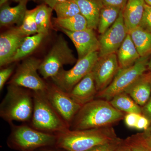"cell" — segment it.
Returning <instances> with one entry per match:
<instances>
[{
  "label": "cell",
  "instance_id": "obj_19",
  "mask_svg": "<svg viewBox=\"0 0 151 151\" xmlns=\"http://www.w3.org/2000/svg\"><path fill=\"white\" fill-rule=\"evenodd\" d=\"M117 55L120 68L131 66L140 58L137 47L129 34L117 52Z\"/></svg>",
  "mask_w": 151,
  "mask_h": 151
},
{
  "label": "cell",
  "instance_id": "obj_34",
  "mask_svg": "<svg viewBox=\"0 0 151 151\" xmlns=\"http://www.w3.org/2000/svg\"><path fill=\"white\" fill-rule=\"evenodd\" d=\"M103 6L119 8L123 9L128 0H101Z\"/></svg>",
  "mask_w": 151,
  "mask_h": 151
},
{
  "label": "cell",
  "instance_id": "obj_18",
  "mask_svg": "<svg viewBox=\"0 0 151 151\" xmlns=\"http://www.w3.org/2000/svg\"><path fill=\"white\" fill-rule=\"evenodd\" d=\"M80 14L86 19L88 28L97 29L100 11L103 6L101 0H74Z\"/></svg>",
  "mask_w": 151,
  "mask_h": 151
},
{
  "label": "cell",
  "instance_id": "obj_44",
  "mask_svg": "<svg viewBox=\"0 0 151 151\" xmlns=\"http://www.w3.org/2000/svg\"><path fill=\"white\" fill-rule=\"evenodd\" d=\"M147 4L151 6V0H145Z\"/></svg>",
  "mask_w": 151,
  "mask_h": 151
},
{
  "label": "cell",
  "instance_id": "obj_24",
  "mask_svg": "<svg viewBox=\"0 0 151 151\" xmlns=\"http://www.w3.org/2000/svg\"><path fill=\"white\" fill-rule=\"evenodd\" d=\"M53 9L45 4L36 7L35 21L38 33L48 35L51 27V17Z\"/></svg>",
  "mask_w": 151,
  "mask_h": 151
},
{
  "label": "cell",
  "instance_id": "obj_11",
  "mask_svg": "<svg viewBox=\"0 0 151 151\" xmlns=\"http://www.w3.org/2000/svg\"><path fill=\"white\" fill-rule=\"evenodd\" d=\"M123 10L114 24L104 34L100 35L99 40L100 48L99 57L116 53L128 34L124 24Z\"/></svg>",
  "mask_w": 151,
  "mask_h": 151
},
{
  "label": "cell",
  "instance_id": "obj_5",
  "mask_svg": "<svg viewBox=\"0 0 151 151\" xmlns=\"http://www.w3.org/2000/svg\"><path fill=\"white\" fill-rule=\"evenodd\" d=\"M150 57H141L133 65L120 68L111 84L97 92L96 98L110 101L115 95L125 92L147 71L148 63Z\"/></svg>",
  "mask_w": 151,
  "mask_h": 151
},
{
  "label": "cell",
  "instance_id": "obj_16",
  "mask_svg": "<svg viewBox=\"0 0 151 151\" xmlns=\"http://www.w3.org/2000/svg\"><path fill=\"white\" fill-rule=\"evenodd\" d=\"M146 4L145 0H128L123 10L125 26L129 33L139 27Z\"/></svg>",
  "mask_w": 151,
  "mask_h": 151
},
{
  "label": "cell",
  "instance_id": "obj_27",
  "mask_svg": "<svg viewBox=\"0 0 151 151\" xmlns=\"http://www.w3.org/2000/svg\"><path fill=\"white\" fill-rule=\"evenodd\" d=\"M53 10L56 13L57 18L59 19L70 17L80 14V9L74 0H65L55 6Z\"/></svg>",
  "mask_w": 151,
  "mask_h": 151
},
{
  "label": "cell",
  "instance_id": "obj_8",
  "mask_svg": "<svg viewBox=\"0 0 151 151\" xmlns=\"http://www.w3.org/2000/svg\"><path fill=\"white\" fill-rule=\"evenodd\" d=\"M99 57V52H93L78 59L71 69L65 70L63 68L51 78L52 82L63 91L69 93L77 83L92 71Z\"/></svg>",
  "mask_w": 151,
  "mask_h": 151
},
{
  "label": "cell",
  "instance_id": "obj_29",
  "mask_svg": "<svg viewBox=\"0 0 151 151\" xmlns=\"http://www.w3.org/2000/svg\"><path fill=\"white\" fill-rule=\"evenodd\" d=\"M124 141L133 151H151V145L145 140L142 133L132 135Z\"/></svg>",
  "mask_w": 151,
  "mask_h": 151
},
{
  "label": "cell",
  "instance_id": "obj_13",
  "mask_svg": "<svg viewBox=\"0 0 151 151\" xmlns=\"http://www.w3.org/2000/svg\"><path fill=\"white\" fill-rule=\"evenodd\" d=\"M73 42L77 50L78 59L93 52L99 51L100 43L94 30L88 28L80 31H70L58 28Z\"/></svg>",
  "mask_w": 151,
  "mask_h": 151
},
{
  "label": "cell",
  "instance_id": "obj_9",
  "mask_svg": "<svg viewBox=\"0 0 151 151\" xmlns=\"http://www.w3.org/2000/svg\"><path fill=\"white\" fill-rule=\"evenodd\" d=\"M42 60L28 58L20 64L9 84L21 86L32 91L45 92L47 84L39 75Z\"/></svg>",
  "mask_w": 151,
  "mask_h": 151
},
{
  "label": "cell",
  "instance_id": "obj_38",
  "mask_svg": "<svg viewBox=\"0 0 151 151\" xmlns=\"http://www.w3.org/2000/svg\"><path fill=\"white\" fill-rule=\"evenodd\" d=\"M115 151H133L129 146L125 142L124 140Z\"/></svg>",
  "mask_w": 151,
  "mask_h": 151
},
{
  "label": "cell",
  "instance_id": "obj_33",
  "mask_svg": "<svg viewBox=\"0 0 151 151\" xmlns=\"http://www.w3.org/2000/svg\"><path fill=\"white\" fill-rule=\"evenodd\" d=\"M13 66L3 68L0 71V90H2L5 84L13 72Z\"/></svg>",
  "mask_w": 151,
  "mask_h": 151
},
{
  "label": "cell",
  "instance_id": "obj_10",
  "mask_svg": "<svg viewBox=\"0 0 151 151\" xmlns=\"http://www.w3.org/2000/svg\"><path fill=\"white\" fill-rule=\"evenodd\" d=\"M45 93L50 103L70 127L73 119L82 106L76 103L68 93L53 83L47 84Z\"/></svg>",
  "mask_w": 151,
  "mask_h": 151
},
{
  "label": "cell",
  "instance_id": "obj_39",
  "mask_svg": "<svg viewBox=\"0 0 151 151\" xmlns=\"http://www.w3.org/2000/svg\"><path fill=\"white\" fill-rule=\"evenodd\" d=\"M14 1L16 2L19 3L22 1V0H0V6L3 5L4 4L8 2V1Z\"/></svg>",
  "mask_w": 151,
  "mask_h": 151
},
{
  "label": "cell",
  "instance_id": "obj_26",
  "mask_svg": "<svg viewBox=\"0 0 151 151\" xmlns=\"http://www.w3.org/2000/svg\"><path fill=\"white\" fill-rule=\"evenodd\" d=\"M121 9L103 6L100 11L97 29L100 35L103 34L116 21L120 14Z\"/></svg>",
  "mask_w": 151,
  "mask_h": 151
},
{
  "label": "cell",
  "instance_id": "obj_14",
  "mask_svg": "<svg viewBox=\"0 0 151 151\" xmlns=\"http://www.w3.org/2000/svg\"><path fill=\"white\" fill-rule=\"evenodd\" d=\"M26 37L21 32L18 27L12 28L3 33L0 36V66L10 64L15 53Z\"/></svg>",
  "mask_w": 151,
  "mask_h": 151
},
{
  "label": "cell",
  "instance_id": "obj_15",
  "mask_svg": "<svg viewBox=\"0 0 151 151\" xmlns=\"http://www.w3.org/2000/svg\"><path fill=\"white\" fill-rule=\"evenodd\" d=\"M97 91L92 71L74 86L69 96L78 104L83 106L96 98Z\"/></svg>",
  "mask_w": 151,
  "mask_h": 151
},
{
  "label": "cell",
  "instance_id": "obj_22",
  "mask_svg": "<svg viewBox=\"0 0 151 151\" xmlns=\"http://www.w3.org/2000/svg\"><path fill=\"white\" fill-rule=\"evenodd\" d=\"M129 34L141 57L151 56V31L138 27Z\"/></svg>",
  "mask_w": 151,
  "mask_h": 151
},
{
  "label": "cell",
  "instance_id": "obj_2",
  "mask_svg": "<svg viewBox=\"0 0 151 151\" xmlns=\"http://www.w3.org/2000/svg\"><path fill=\"white\" fill-rule=\"evenodd\" d=\"M56 135L57 145L67 151H86L119 138L112 126L81 130L69 129Z\"/></svg>",
  "mask_w": 151,
  "mask_h": 151
},
{
  "label": "cell",
  "instance_id": "obj_40",
  "mask_svg": "<svg viewBox=\"0 0 151 151\" xmlns=\"http://www.w3.org/2000/svg\"><path fill=\"white\" fill-rule=\"evenodd\" d=\"M144 134L146 136H151V124L147 129L143 132Z\"/></svg>",
  "mask_w": 151,
  "mask_h": 151
},
{
  "label": "cell",
  "instance_id": "obj_17",
  "mask_svg": "<svg viewBox=\"0 0 151 151\" xmlns=\"http://www.w3.org/2000/svg\"><path fill=\"white\" fill-rule=\"evenodd\" d=\"M29 0H22L17 6L12 7L8 2L1 6L0 25L7 26L17 24L21 25L27 10V6Z\"/></svg>",
  "mask_w": 151,
  "mask_h": 151
},
{
  "label": "cell",
  "instance_id": "obj_25",
  "mask_svg": "<svg viewBox=\"0 0 151 151\" xmlns=\"http://www.w3.org/2000/svg\"><path fill=\"white\" fill-rule=\"evenodd\" d=\"M54 22L58 27L70 31H80L88 28L87 20L81 14L66 18H55Z\"/></svg>",
  "mask_w": 151,
  "mask_h": 151
},
{
  "label": "cell",
  "instance_id": "obj_31",
  "mask_svg": "<svg viewBox=\"0 0 151 151\" xmlns=\"http://www.w3.org/2000/svg\"><path fill=\"white\" fill-rule=\"evenodd\" d=\"M139 27L151 31V6L145 4L144 14Z\"/></svg>",
  "mask_w": 151,
  "mask_h": 151
},
{
  "label": "cell",
  "instance_id": "obj_30",
  "mask_svg": "<svg viewBox=\"0 0 151 151\" xmlns=\"http://www.w3.org/2000/svg\"><path fill=\"white\" fill-rule=\"evenodd\" d=\"M123 141L124 140L118 138L115 140L95 146L86 151H115Z\"/></svg>",
  "mask_w": 151,
  "mask_h": 151
},
{
  "label": "cell",
  "instance_id": "obj_36",
  "mask_svg": "<svg viewBox=\"0 0 151 151\" xmlns=\"http://www.w3.org/2000/svg\"><path fill=\"white\" fill-rule=\"evenodd\" d=\"M142 114L146 117L151 124V96L148 101L142 107Z\"/></svg>",
  "mask_w": 151,
  "mask_h": 151
},
{
  "label": "cell",
  "instance_id": "obj_43",
  "mask_svg": "<svg viewBox=\"0 0 151 151\" xmlns=\"http://www.w3.org/2000/svg\"><path fill=\"white\" fill-rule=\"evenodd\" d=\"M147 71H151V56L149 59L147 64Z\"/></svg>",
  "mask_w": 151,
  "mask_h": 151
},
{
  "label": "cell",
  "instance_id": "obj_42",
  "mask_svg": "<svg viewBox=\"0 0 151 151\" xmlns=\"http://www.w3.org/2000/svg\"><path fill=\"white\" fill-rule=\"evenodd\" d=\"M146 78H147L148 80L151 83V71H147L145 73Z\"/></svg>",
  "mask_w": 151,
  "mask_h": 151
},
{
  "label": "cell",
  "instance_id": "obj_7",
  "mask_svg": "<svg viewBox=\"0 0 151 151\" xmlns=\"http://www.w3.org/2000/svg\"><path fill=\"white\" fill-rule=\"evenodd\" d=\"M11 142L23 151H31L38 148L56 143L57 135L36 129L27 125H12Z\"/></svg>",
  "mask_w": 151,
  "mask_h": 151
},
{
  "label": "cell",
  "instance_id": "obj_12",
  "mask_svg": "<svg viewBox=\"0 0 151 151\" xmlns=\"http://www.w3.org/2000/svg\"><path fill=\"white\" fill-rule=\"evenodd\" d=\"M119 69L117 53L99 57L92 71L97 92L111 84Z\"/></svg>",
  "mask_w": 151,
  "mask_h": 151
},
{
  "label": "cell",
  "instance_id": "obj_35",
  "mask_svg": "<svg viewBox=\"0 0 151 151\" xmlns=\"http://www.w3.org/2000/svg\"><path fill=\"white\" fill-rule=\"evenodd\" d=\"M150 124L151 123L148 119L143 116L142 114H141L138 119L135 129L138 130H143L145 132L147 129Z\"/></svg>",
  "mask_w": 151,
  "mask_h": 151
},
{
  "label": "cell",
  "instance_id": "obj_23",
  "mask_svg": "<svg viewBox=\"0 0 151 151\" xmlns=\"http://www.w3.org/2000/svg\"><path fill=\"white\" fill-rule=\"evenodd\" d=\"M110 102L114 108L123 113L142 114V107L125 92L115 95Z\"/></svg>",
  "mask_w": 151,
  "mask_h": 151
},
{
  "label": "cell",
  "instance_id": "obj_6",
  "mask_svg": "<svg viewBox=\"0 0 151 151\" xmlns=\"http://www.w3.org/2000/svg\"><path fill=\"white\" fill-rule=\"evenodd\" d=\"M76 61L73 51L67 42L60 36L41 63L38 71L44 79L56 75L63 65L72 64Z\"/></svg>",
  "mask_w": 151,
  "mask_h": 151
},
{
  "label": "cell",
  "instance_id": "obj_45",
  "mask_svg": "<svg viewBox=\"0 0 151 151\" xmlns=\"http://www.w3.org/2000/svg\"><path fill=\"white\" fill-rule=\"evenodd\" d=\"M41 151H54L51 150H42Z\"/></svg>",
  "mask_w": 151,
  "mask_h": 151
},
{
  "label": "cell",
  "instance_id": "obj_1",
  "mask_svg": "<svg viewBox=\"0 0 151 151\" xmlns=\"http://www.w3.org/2000/svg\"><path fill=\"white\" fill-rule=\"evenodd\" d=\"M124 113L114 108L110 101L94 99L81 107L70 129L81 130L112 126L124 119Z\"/></svg>",
  "mask_w": 151,
  "mask_h": 151
},
{
  "label": "cell",
  "instance_id": "obj_32",
  "mask_svg": "<svg viewBox=\"0 0 151 151\" xmlns=\"http://www.w3.org/2000/svg\"><path fill=\"white\" fill-rule=\"evenodd\" d=\"M141 114L136 113H127L124 117V122L127 127L135 129Z\"/></svg>",
  "mask_w": 151,
  "mask_h": 151
},
{
  "label": "cell",
  "instance_id": "obj_21",
  "mask_svg": "<svg viewBox=\"0 0 151 151\" xmlns=\"http://www.w3.org/2000/svg\"><path fill=\"white\" fill-rule=\"evenodd\" d=\"M45 36L42 34L37 33L26 37L11 59L10 63L24 59L32 53L39 46Z\"/></svg>",
  "mask_w": 151,
  "mask_h": 151
},
{
  "label": "cell",
  "instance_id": "obj_4",
  "mask_svg": "<svg viewBox=\"0 0 151 151\" xmlns=\"http://www.w3.org/2000/svg\"><path fill=\"white\" fill-rule=\"evenodd\" d=\"M32 92L34 109L31 120L32 127L41 132L56 134L70 129L50 103L45 92Z\"/></svg>",
  "mask_w": 151,
  "mask_h": 151
},
{
  "label": "cell",
  "instance_id": "obj_37",
  "mask_svg": "<svg viewBox=\"0 0 151 151\" xmlns=\"http://www.w3.org/2000/svg\"><path fill=\"white\" fill-rule=\"evenodd\" d=\"M43 1V4H45L50 7L52 9H54L55 6L58 4L63 1H65V0H42Z\"/></svg>",
  "mask_w": 151,
  "mask_h": 151
},
{
  "label": "cell",
  "instance_id": "obj_28",
  "mask_svg": "<svg viewBox=\"0 0 151 151\" xmlns=\"http://www.w3.org/2000/svg\"><path fill=\"white\" fill-rule=\"evenodd\" d=\"M35 13L36 8L33 9L27 10L21 25L18 27L21 32L25 37L38 33Z\"/></svg>",
  "mask_w": 151,
  "mask_h": 151
},
{
  "label": "cell",
  "instance_id": "obj_3",
  "mask_svg": "<svg viewBox=\"0 0 151 151\" xmlns=\"http://www.w3.org/2000/svg\"><path fill=\"white\" fill-rule=\"evenodd\" d=\"M34 109L32 91L9 84L6 96L0 106V116L11 125L14 121L29 122Z\"/></svg>",
  "mask_w": 151,
  "mask_h": 151
},
{
  "label": "cell",
  "instance_id": "obj_41",
  "mask_svg": "<svg viewBox=\"0 0 151 151\" xmlns=\"http://www.w3.org/2000/svg\"><path fill=\"white\" fill-rule=\"evenodd\" d=\"M143 136L147 142L151 145V136H146L142 133Z\"/></svg>",
  "mask_w": 151,
  "mask_h": 151
},
{
  "label": "cell",
  "instance_id": "obj_20",
  "mask_svg": "<svg viewBox=\"0 0 151 151\" xmlns=\"http://www.w3.org/2000/svg\"><path fill=\"white\" fill-rule=\"evenodd\" d=\"M145 73L125 92L141 107L147 103L151 96V83Z\"/></svg>",
  "mask_w": 151,
  "mask_h": 151
}]
</instances>
